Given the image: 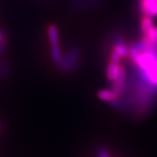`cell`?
<instances>
[{
	"label": "cell",
	"mask_w": 157,
	"mask_h": 157,
	"mask_svg": "<svg viewBox=\"0 0 157 157\" xmlns=\"http://www.w3.org/2000/svg\"><path fill=\"white\" fill-rule=\"evenodd\" d=\"M51 52H52V58L53 62H54L55 64H60L62 61V59H63V58H62L61 50H60V48H59V44L52 45Z\"/></svg>",
	"instance_id": "obj_7"
},
{
	"label": "cell",
	"mask_w": 157,
	"mask_h": 157,
	"mask_svg": "<svg viewBox=\"0 0 157 157\" xmlns=\"http://www.w3.org/2000/svg\"><path fill=\"white\" fill-rule=\"evenodd\" d=\"M47 33H48V38H49L51 45L59 44V33H58V29L56 26L53 25H49L47 29Z\"/></svg>",
	"instance_id": "obj_6"
},
{
	"label": "cell",
	"mask_w": 157,
	"mask_h": 157,
	"mask_svg": "<svg viewBox=\"0 0 157 157\" xmlns=\"http://www.w3.org/2000/svg\"><path fill=\"white\" fill-rule=\"evenodd\" d=\"M153 27H154V25H153L152 17L144 16L141 20V31H142L143 35H146Z\"/></svg>",
	"instance_id": "obj_8"
},
{
	"label": "cell",
	"mask_w": 157,
	"mask_h": 157,
	"mask_svg": "<svg viewBox=\"0 0 157 157\" xmlns=\"http://www.w3.org/2000/svg\"><path fill=\"white\" fill-rule=\"evenodd\" d=\"M113 50L115 51L121 58L125 57L128 53V50L127 46L125 45H123V44H118V45H116L113 47Z\"/></svg>",
	"instance_id": "obj_9"
},
{
	"label": "cell",
	"mask_w": 157,
	"mask_h": 157,
	"mask_svg": "<svg viewBox=\"0 0 157 157\" xmlns=\"http://www.w3.org/2000/svg\"><path fill=\"white\" fill-rule=\"evenodd\" d=\"M156 3L157 0H140V11L144 16L150 17L151 11Z\"/></svg>",
	"instance_id": "obj_4"
},
{
	"label": "cell",
	"mask_w": 157,
	"mask_h": 157,
	"mask_svg": "<svg viewBox=\"0 0 157 157\" xmlns=\"http://www.w3.org/2000/svg\"><path fill=\"white\" fill-rule=\"evenodd\" d=\"M125 81H126V72L125 68L121 66L120 72L117 78L113 81V91L118 95H121L125 90Z\"/></svg>",
	"instance_id": "obj_1"
},
{
	"label": "cell",
	"mask_w": 157,
	"mask_h": 157,
	"mask_svg": "<svg viewBox=\"0 0 157 157\" xmlns=\"http://www.w3.org/2000/svg\"><path fill=\"white\" fill-rule=\"evenodd\" d=\"M121 57L115 51L113 50L112 52H111V56H110V61L119 64L120 61H121Z\"/></svg>",
	"instance_id": "obj_10"
},
{
	"label": "cell",
	"mask_w": 157,
	"mask_h": 157,
	"mask_svg": "<svg viewBox=\"0 0 157 157\" xmlns=\"http://www.w3.org/2000/svg\"><path fill=\"white\" fill-rule=\"evenodd\" d=\"M78 52L76 48H74L71 52H69L67 56L62 59L61 63L59 64V67L63 70H69L70 68L75 65V62L78 59Z\"/></svg>",
	"instance_id": "obj_2"
},
{
	"label": "cell",
	"mask_w": 157,
	"mask_h": 157,
	"mask_svg": "<svg viewBox=\"0 0 157 157\" xmlns=\"http://www.w3.org/2000/svg\"><path fill=\"white\" fill-rule=\"evenodd\" d=\"M5 41H6V36H5V34L0 31V42L1 43H5Z\"/></svg>",
	"instance_id": "obj_12"
},
{
	"label": "cell",
	"mask_w": 157,
	"mask_h": 157,
	"mask_svg": "<svg viewBox=\"0 0 157 157\" xmlns=\"http://www.w3.org/2000/svg\"><path fill=\"white\" fill-rule=\"evenodd\" d=\"M120 68L121 66L119 64L111 62L108 64V67L107 69V77L110 81H114L118 77V74L120 72Z\"/></svg>",
	"instance_id": "obj_3"
},
{
	"label": "cell",
	"mask_w": 157,
	"mask_h": 157,
	"mask_svg": "<svg viewBox=\"0 0 157 157\" xmlns=\"http://www.w3.org/2000/svg\"><path fill=\"white\" fill-rule=\"evenodd\" d=\"M98 97L102 100V101H108V102H111V101H117V99L119 98V95L117 94L113 90H101L98 93Z\"/></svg>",
	"instance_id": "obj_5"
},
{
	"label": "cell",
	"mask_w": 157,
	"mask_h": 157,
	"mask_svg": "<svg viewBox=\"0 0 157 157\" xmlns=\"http://www.w3.org/2000/svg\"><path fill=\"white\" fill-rule=\"evenodd\" d=\"M6 50V45H5V43H1L0 42V53H3Z\"/></svg>",
	"instance_id": "obj_13"
},
{
	"label": "cell",
	"mask_w": 157,
	"mask_h": 157,
	"mask_svg": "<svg viewBox=\"0 0 157 157\" xmlns=\"http://www.w3.org/2000/svg\"><path fill=\"white\" fill-rule=\"evenodd\" d=\"M157 17V3L155 4V6H154L153 10L151 11V13H150V17Z\"/></svg>",
	"instance_id": "obj_11"
}]
</instances>
